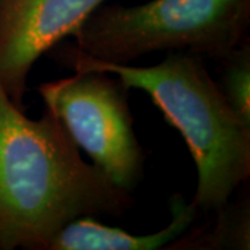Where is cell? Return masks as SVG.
<instances>
[{
    "mask_svg": "<svg viewBox=\"0 0 250 250\" xmlns=\"http://www.w3.org/2000/svg\"><path fill=\"white\" fill-rule=\"evenodd\" d=\"M104 0H0V85L27 111L35 62L70 36Z\"/></svg>",
    "mask_w": 250,
    "mask_h": 250,
    "instance_id": "5",
    "label": "cell"
},
{
    "mask_svg": "<svg viewBox=\"0 0 250 250\" xmlns=\"http://www.w3.org/2000/svg\"><path fill=\"white\" fill-rule=\"evenodd\" d=\"M132 206V192L83 160L50 110L31 120L0 85V250H43L75 218L121 217Z\"/></svg>",
    "mask_w": 250,
    "mask_h": 250,
    "instance_id": "1",
    "label": "cell"
},
{
    "mask_svg": "<svg viewBox=\"0 0 250 250\" xmlns=\"http://www.w3.org/2000/svg\"><path fill=\"white\" fill-rule=\"evenodd\" d=\"M171 221L152 233H131L99 223L96 217H80L64 225L50 238L43 250H160L193 225L199 208L182 195L170 199Z\"/></svg>",
    "mask_w": 250,
    "mask_h": 250,
    "instance_id": "6",
    "label": "cell"
},
{
    "mask_svg": "<svg viewBox=\"0 0 250 250\" xmlns=\"http://www.w3.org/2000/svg\"><path fill=\"white\" fill-rule=\"evenodd\" d=\"M56 56L74 71L108 72L128 89L149 95L193 157L197 187L192 202L199 211L217 210L249 179L250 124L229 106L200 56L170 52L150 67L100 62L72 45L60 47Z\"/></svg>",
    "mask_w": 250,
    "mask_h": 250,
    "instance_id": "2",
    "label": "cell"
},
{
    "mask_svg": "<svg viewBox=\"0 0 250 250\" xmlns=\"http://www.w3.org/2000/svg\"><path fill=\"white\" fill-rule=\"evenodd\" d=\"M250 0H150L100 4L72 31V47L100 62L129 64L154 52L221 60L248 41Z\"/></svg>",
    "mask_w": 250,
    "mask_h": 250,
    "instance_id": "3",
    "label": "cell"
},
{
    "mask_svg": "<svg viewBox=\"0 0 250 250\" xmlns=\"http://www.w3.org/2000/svg\"><path fill=\"white\" fill-rule=\"evenodd\" d=\"M220 62L218 86L245 123L250 124V43L245 41Z\"/></svg>",
    "mask_w": 250,
    "mask_h": 250,
    "instance_id": "8",
    "label": "cell"
},
{
    "mask_svg": "<svg viewBox=\"0 0 250 250\" xmlns=\"http://www.w3.org/2000/svg\"><path fill=\"white\" fill-rule=\"evenodd\" d=\"M38 93L92 164L132 192L142 179L145 154L134 129L128 88L104 71H75L43 82Z\"/></svg>",
    "mask_w": 250,
    "mask_h": 250,
    "instance_id": "4",
    "label": "cell"
},
{
    "mask_svg": "<svg viewBox=\"0 0 250 250\" xmlns=\"http://www.w3.org/2000/svg\"><path fill=\"white\" fill-rule=\"evenodd\" d=\"M213 227H205L189 235H181L168 250H249L250 200H228L217 210Z\"/></svg>",
    "mask_w": 250,
    "mask_h": 250,
    "instance_id": "7",
    "label": "cell"
}]
</instances>
